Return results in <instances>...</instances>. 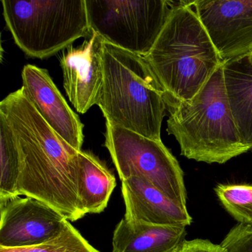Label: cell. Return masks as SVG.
I'll return each mask as SVG.
<instances>
[{
  "label": "cell",
  "instance_id": "obj_1",
  "mask_svg": "<svg viewBox=\"0 0 252 252\" xmlns=\"http://www.w3.org/2000/svg\"><path fill=\"white\" fill-rule=\"evenodd\" d=\"M20 150L19 195L33 197L75 222L86 215L78 194V154L42 119L22 87L0 103Z\"/></svg>",
  "mask_w": 252,
  "mask_h": 252
},
{
  "label": "cell",
  "instance_id": "obj_2",
  "mask_svg": "<svg viewBox=\"0 0 252 252\" xmlns=\"http://www.w3.org/2000/svg\"><path fill=\"white\" fill-rule=\"evenodd\" d=\"M145 57L165 93L167 111L192 99L223 65L194 1H179Z\"/></svg>",
  "mask_w": 252,
  "mask_h": 252
},
{
  "label": "cell",
  "instance_id": "obj_3",
  "mask_svg": "<svg viewBox=\"0 0 252 252\" xmlns=\"http://www.w3.org/2000/svg\"><path fill=\"white\" fill-rule=\"evenodd\" d=\"M104 82L97 105L106 122L161 141L165 93L145 57L104 42Z\"/></svg>",
  "mask_w": 252,
  "mask_h": 252
},
{
  "label": "cell",
  "instance_id": "obj_4",
  "mask_svg": "<svg viewBox=\"0 0 252 252\" xmlns=\"http://www.w3.org/2000/svg\"><path fill=\"white\" fill-rule=\"evenodd\" d=\"M167 132L174 135L182 156L207 163H226L247 153L231 113L223 65L189 101L168 110Z\"/></svg>",
  "mask_w": 252,
  "mask_h": 252
},
{
  "label": "cell",
  "instance_id": "obj_5",
  "mask_svg": "<svg viewBox=\"0 0 252 252\" xmlns=\"http://www.w3.org/2000/svg\"><path fill=\"white\" fill-rule=\"evenodd\" d=\"M16 45L32 58H49L91 34L86 0H2Z\"/></svg>",
  "mask_w": 252,
  "mask_h": 252
},
{
  "label": "cell",
  "instance_id": "obj_6",
  "mask_svg": "<svg viewBox=\"0 0 252 252\" xmlns=\"http://www.w3.org/2000/svg\"><path fill=\"white\" fill-rule=\"evenodd\" d=\"M179 1L86 0L91 32L124 51L146 57Z\"/></svg>",
  "mask_w": 252,
  "mask_h": 252
},
{
  "label": "cell",
  "instance_id": "obj_7",
  "mask_svg": "<svg viewBox=\"0 0 252 252\" xmlns=\"http://www.w3.org/2000/svg\"><path fill=\"white\" fill-rule=\"evenodd\" d=\"M104 135V147L121 181L132 177L142 178L187 209L184 172L162 141L146 138L108 122Z\"/></svg>",
  "mask_w": 252,
  "mask_h": 252
},
{
  "label": "cell",
  "instance_id": "obj_8",
  "mask_svg": "<svg viewBox=\"0 0 252 252\" xmlns=\"http://www.w3.org/2000/svg\"><path fill=\"white\" fill-rule=\"evenodd\" d=\"M0 247L20 249L57 237L68 222L48 205L33 197L0 200Z\"/></svg>",
  "mask_w": 252,
  "mask_h": 252
},
{
  "label": "cell",
  "instance_id": "obj_9",
  "mask_svg": "<svg viewBox=\"0 0 252 252\" xmlns=\"http://www.w3.org/2000/svg\"><path fill=\"white\" fill-rule=\"evenodd\" d=\"M194 5L223 64L252 53V0H196Z\"/></svg>",
  "mask_w": 252,
  "mask_h": 252
},
{
  "label": "cell",
  "instance_id": "obj_10",
  "mask_svg": "<svg viewBox=\"0 0 252 252\" xmlns=\"http://www.w3.org/2000/svg\"><path fill=\"white\" fill-rule=\"evenodd\" d=\"M104 44L102 38L92 32L82 45L64 50L60 58L66 94L81 114L97 105L99 99L104 82Z\"/></svg>",
  "mask_w": 252,
  "mask_h": 252
},
{
  "label": "cell",
  "instance_id": "obj_11",
  "mask_svg": "<svg viewBox=\"0 0 252 252\" xmlns=\"http://www.w3.org/2000/svg\"><path fill=\"white\" fill-rule=\"evenodd\" d=\"M22 79L23 88L42 119L69 146L82 151L83 124L56 86L48 70L27 64L22 71Z\"/></svg>",
  "mask_w": 252,
  "mask_h": 252
},
{
  "label": "cell",
  "instance_id": "obj_12",
  "mask_svg": "<svg viewBox=\"0 0 252 252\" xmlns=\"http://www.w3.org/2000/svg\"><path fill=\"white\" fill-rule=\"evenodd\" d=\"M122 194L126 209L124 218L128 222L186 227L192 222L187 209L142 178L122 181Z\"/></svg>",
  "mask_w": 252,
  "mask_h": 252
},
{
  "label": "cell",
  "instance_id": "obj_13",
  "mask_svg": "<svg viewBox=\"0 0 252 252\" xmlns=\"http://www.w3.org/2000/svg\"><path fill=\"white\" fill-rule=\"evenodd\" d=\"M186 228L131 222L123 218L115 228L112 252H175L186 240Z\"/></svg>",
  "mask_w": 252,
  "mask_h": 252
},
{
  "label": "cell",
  "instance_id": "obj_14",
  "mask_svg": "<svg viewBox=\"0 0 252 252\" xmlns=\"http://www.w3.org/2000/svg\"><path fill=\"white\" fill-rule=\"evenodd\" d=\"M227 95L243 143L252 150V56L223 64Z\"/></svg>",
  "mask_w": 252,
  "mask_h": 252
},
{
  "label": "cell",
  "instance_id": "obj_15",
  "mask_svg": "<svg viewBox=\"0 0 252 252\" xmlns=\"http://www.w3.org/2000/svg\"><path fill=\"white\" fill-rule=\"evenodd\" d=\"M116 187V176L103 160L92 152H79L78 194L86 215L104 212Z\"/></svg>",
  "mask_w": 252,
  "mask_h": 252
},
{
  "label": "cell",
  "instance_id": "obj_16",
  "mask_svg": "<svg viewBox=\"0 0 252 252\" xmlns=\"http://www.w3.org/2000/svg\"><path fill=\"white\" fill-rule=\"evenodd\" d=\"M0 200H4L20 196L18 183L21 161L17 137L2 113H0Z\"/></svg>",
  "mask_w": 252,
  "mask_h": 252
},
{
  "label": "cell",
  "instance_id": "obj_17",
  "mask_svg": "<svg viewBox=\"0 0 252 252\" xmlns=\"http://www.w3.org/2000/svg\"><path fill=\"white\" fill-rule=\"evenodd\" d=\"M215 191L224 209L239 223L252 225V184H219Z\"/></svg>",
  "mask_w": 252,
  "mask_h": 252
},
{
  "label": "cell",
  "instance_id": "obj_18",
  "mask_svg": "<svg viewBox=\"0 0 252 252\" xmlns=\"http://www.w3.org/2000/svg\"><path fill=\"white\" fill-rule=\"evenodd\" d=\"M0 252H100L70 222L57 237L42 244L20 249L0 247Z\"/></svg>",
  "mask_w": 252,
  "mask_h": 252
},
{
  "label": "cell",
  "instance_id": "obj_19",
  "mask_svg": "<svg viewBox=\"0 0 252 252\" xmlns=\"http://www.w3.org/2000/svg\"><path fill=\"white\" fill-rule=\"evenodd\" d=\"M226 252H252V225H234L221 243Z\"/></svg>",
  "mask_w": 252,
  "mask_h": 252
},
{
  "label": "cell",
  "instance_id": "obj_20",
  "mask_svg": "<svg viewBox=\"0 0 252 252\" xmlns=\"http://www.w3.org/2000/svg\"><path fill=\"white\" fill-rule=\"evenodd\" d=\"M175 252H226L220 245L215 244L207 240L194 239L184 240Z\"/></svg>",
  "mask_w": 252,
  "mask_h": 252
},
{
  "label": "cell",
  "instance_id": "obj_21",
  "mask_svg": "<svg viewBox=\"0 0 252 252\" xmlns=\"http://www.w3.org/2000/svg\"><path fill=\"white\" fill-rule=\"evenodd\" d=\"M251 54V55H252V53H251V54Z\"/></svg>",
  "mask_w": 252,
  "mask_h": 252
}]
</instances>
